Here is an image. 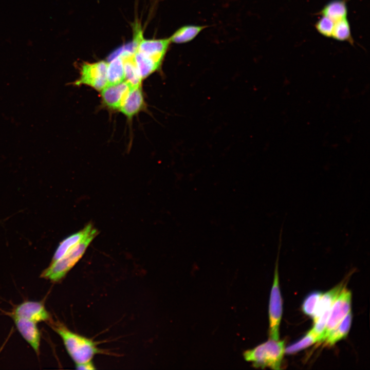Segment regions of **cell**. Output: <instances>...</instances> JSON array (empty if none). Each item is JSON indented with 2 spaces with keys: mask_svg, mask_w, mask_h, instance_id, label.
<instances>
[{
  "mask_svg": "<svg viewBox=\"0 0 370 370\" xmlns=\"http://www.w3.org/2000/svg\"><path fill=\"white\" fill-rule=\"evenodd\" d=\"M47 324L61 338L76 364L91 361L94 356L100 352L92 340L72 332L61 322L51 319Z\"/></svg>",
  "mask_w": 370,
  "mask_h": 370,
  "instance_id": "cell-1",
  "label": "cell"
},
{
  "mask_svg": "<svg viewBox=\"0 0 370 370\" xmlns=\"http://www.w3.org/2000/svg\"><path fill=\"white\" fill-rule=\"evenodd\" d=\"M98 234L96 229L61 258L51 262L49 266L41 273V277L53 282L61 280L82 257L88 246Z\"/></svg>",
  "mask_w": 370,
  "mask_h": 370,
  "instance_id": "cell-2",
  "label": "cell"
},
{
  "mask_svg": "<svg viewBox=\"0 0 370 370\" xmlns=\"http://www.w3.org/2000/svg\"><path fill=\"white\" fill-rule=\"evenodd\" d=\"M284 353V341L269 339L254 348L245 351L243 356L255 367L280 369Z\"/></svg>",
  "mask_w": 370,
  "mask_h": 370,
  "instance_id": "cell-3",
  "label": "cell"
},
{
  "mask_svg": "<svg viewBox=\"0 0 370 370\" xmlns=\"http://www.w3.org/2000/svg\"><path fill=\"white\" fill-rule=\"evenodd\" d=\"M133 30V51L160 67L171 44L169 38L145 39L140 25L137 23Z\"/></svg>",
  "mask_w": 370,
  "mask_h": 370,
  "instance_id": "cell-4",
  "label": "cell"
},
{
  "mask_svg": "<svg viewBox=\"0 0 370 370\" xmlns=\"http://www.w3.org/2000/svg\"><path fill=\"white\" fill-rule=\"evenodd\" d=\"M282 231L283 228H281L279 235L278 251L275 262L274 280L271 290L269 306V336L270 339L275 340H279V326L283 311L282 299L279 287L278 273L279 259L282 244Z\"/></svg>",
  "mask_w": 370,
  "mask_h": 370,
  "instance_id": "cell-5",
  "label": "cell"
},
{
  "mask_svg": "<svg viewBox=\"0 0 370 370\" xmlns=\"http://www.w3.org/2000/svg\"><path fill=\"white\" fill-rule=\"evenodd\" d=\"M108 63L101 61L95 63H84L81 66L80 77L75 84L89 85L98 90L107 85Z\"/></svg>",
  "mask_w": 370,
  "mask_h": 370,
  "instance_id": "cell-6",
  "label": "cell"
},
{
  "mask_svg": "<svg viewBox=\"0 0 370 370\" xmlns=\"http://www.w3.org/2000/svg\"><path fill=\"white\" fill-rule=\"evenodd\" d=\"M351 300V292L343 288L330 308L324 332L323 341L350 311Z\"/></svg>",
  "mask_w": 370,
  "mask_h": 370,
  "instance_id": "cell-7",
  "label": "cell"
},
{
  "mask_svg": "<svg viewBox=\"0 0 370 370\" xmlns=\"http://www.w3.org/2000/svg\"><path fill=\"white\" fill-rule=\"evenodd\" d=\"M9 315L12 318H21L36 323L47 322L52 319L42 302L33 301H25L18 304Z\"/></svg>",
  "mask_w": 370,
  "mask_h": 370,
  "instance_id": "cell-8",
  "label": "cell"
},
{
  "mask_svg": "<svg viewBox=\"0 0 370 370\" xmlns=\"http://www.w3.org/2000/svg\"><path fill=\"white\" fill-rule=\"evenodd\" d=\"M133 87H134L125 81L106 86L102 90L103 101L108 107L119 109Z\"/></svg>",
  "mask_w": 370,
  "mask_h": 370,
  "instance_id": "cell-9",
  "label": "cell"
},
{
  "mask_svg": "<svg viewBox=\"0 0 370 370\" xmlns=\"http://www.w3.org/2000/svg\"><path fill=\"white\" fill-rule=\"evenodd\" d=\"M17 329L31 346L37 355L40 354L41 333L36 325L33 321L17 317L12 318Z\"/></svg>",
  "mask_w": 370,
  "mask_h": 370,
  "instance_id": "cell-10",
  "label": "cell"
},
{
  "mask_svg": "<svg viewBox=\"0 0 370 370\" xmlns=\"http://www.w3.org/2000/svg\"><path fill=\"white\" fill-rule=\"evenodd\" d=\"M95 229L92 225L89 223L83 229L64 238L60 242L57 248L51 262L55 261L61 258Z\"/></svg>",
  "mask_w": 370,
  "mask_h": 370,
  "instance_id": "cell-11",
  "label": "cell"
},
{
  "mask_svg": "<svg viewBox=\"0 0 370 370\" xmlns=\"http://www.w3.org/2000/svg\"><path fill=\"white\" fill-rule=\"evenodd\" d=\"M120 54L123 62L125 81L134 87L140 86L142 79L136 63L133 51L125 50Z\"/></svg>",
  "mask_w": 370,
  "mask_h": 370,
  "instance_id": "cell-12",
  "label": "cell"
},
{
  "mask_svg": "<svg viewBox=\"0 0 370 370\" xmlns=\"http://www.w3.org/2000/svg\"><path fill=\"white\" fill-rule=\"evenodd\" d=\"M143 103L140 86L133 87L119 109L124 115L131 118L141 109Z\"/></svg>",
  "mask_w": 370,
  "mask_h": 370,
  "instance_id": "cell-13",
  "label": "cell"
},
{
  "mask_svg": "<svg viewBox=\"0 0 370 370\" xmlns=\"http://www.w3.org/2000/svg\"><path fill=\"white\" fill-rule=\"evenodd\" d=\"M343 288V284L341 283L322 294L312 316L313 322H315L325 311L330 309Z\"/></svg>",
  "mask_w": 370,
  "mask_h": 370,
  "instance_id": "cell-14",
  "label": "cell"
},
{
  "mask_svg": "<svg viewBox=\"0 0 370 370\" xmlns=\"http://www.w3.org/2000/svg\"><path fill=\"white\" fill-rule=\"evenodd\" d=\"M347 12L346 0H332L322 8L319 14L336 22L346 18Z\"/></svg>",
  "mask_w": 370,
  "mask_h": 370,
  "instance_id": "cell-15",
  "label": "cell"
},
{
  "mask_svg": "<svg viewBox=\"0 0 370 370\" xmlns=\"http://www.w3.org/2000/svg\"><path fill=\"white\" fill-rule=\"evenodd\" d=\"M352 317V313L350 310L324 340L325 346H332L338 341L345 338L350 329Z\"/></svg>",
  "mask_w": 370,
  "mask_h": 370,
  "instance_id": "cell-16",
  "label": "cell"
},
{
  "mask_svg": "<svg viewBox=\"0 0 370 370\" xmlns=\"http://www.w3.org/2000/svg\"><path fill=\"white\" fill-rule=\"evenodd\" d=\"M207 26L185 25L178 28L169 38L171 43H187L194 39Z\"/></svg>",
  "mask_w": 370,
  "mask_h": 370,
  "instance_id": "cell-17",
  "label": "cell"
},
{
  "mask_svg": "<svg viewBox=\"0 0 370 370\" xmlns=\"http://www.w3.org/2000/svg\"><path fill=\"white\" fill-rule=\"evenodd\" d=\"M124 79L123 62L119 54L108 63L106 86L117 84L123 82Z\"/></svg>",
  "mask_w": 370,
  "mask_h": 370,
  "instance_id": "cell-18",
  "label": "cell"
},
{
  "mask_svg": "<svg viewBox=\"0 0 370 370\" xmlns=\"http://www.w3.org/2000/svg\"><path fill=\"white\" fill-rule=\"evenodd\" d=\"M331 38L339 41L353 44L350 24L346 17L335 22Z\"/></svg>",
  "mask_w": 370,
  "mask_h": 370,
  "instance_id": "cell-19",
  "label": "cell"
},
{
  "mask_svg": "<svg viewBox=\"0 0 370 370\" xmlns=\"http://www.w3.org/2000/svg\"><path fill=\"white\" fill-rule=\"evenodd\" d=\"M313 335L309 331L303 337L297 342L290 345L285 349L287 354H293L302 350L317 342Z\"/></svg>",
  "mask_w": 370,
  "mask_h": 370,
  "instance_id": "cell-20",
  "label": "cell"
},
{
  "mask_svg": "<svg viewBox=\"0 0 370 370\" xmlns=\"http://www.w3.org/2000/svg\"><path fill=\"white\" fill-rule=\"evenodd\" d=\"M330 309L325 311L315 322L309 331L313 335L317 342L323 341L324 330L327 322Z\"/></svg>",
  "mask_w": 370,
  "mask_h": 370,
  "instance_id": "cell-21",
  "label": "cell"
},
{
  "mask_svg": "<svg viewBox=\"0 0 370 370\" xmlns=\"http://www.w3.org/2000/svg\"><path fill=\"white\" fill-rule=\"evenodd\" d=\"M322 294L323 293L320 291L312 292L305 299L302 304V310L305 314L312 316L317 304Z\"/></svg>",
  "mask_w": 370,
  "mask_h": 370,
  "instance_id": "cell-22",
  "label": "cell"
},
{
  "mask_svg": "<svg viewBox=\"0 0 370 370\" xmlns=\"http://www.w3.org/2000/svg\"><path fill=\"white\" fill-rule=\"evenodd\" d=\"M334 23L335 22L328 17L322 16L315 24V28L321 35L327 38H331Z\"/></svg>",
  "mask_w": 370,
  "mask_h": 370,
  "instance_id": "cell-23",
  "label": "cell"
},
{
  "mask_svg": "<svg viewBox=\"0 0 370 370\" xmlns=\"http://www.w3.org/2000/svg\"><path fill=\"white\" fill-rule=\"evenodd\" d=\"M76 367L78 369H94L95 367L91 361L84 362L82 363L77 364Z\"/></svg>",
  "mask_w": 370,
  "mask_h": 370,
  "instance_id": "cell-24",
  "label": "cell"
}]
</instances>
